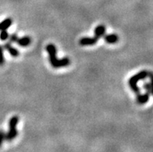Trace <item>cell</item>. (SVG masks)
I'll use <instances>...</instances> for the list:
<instances>
[{
	"label": "cell",
	"mask_w": 153,
	"mask_h": 152,
	"mask_svg": "<svg viewBox=\"0 0 153 152\" xmlns=\"http://www.w3.org/2000/svg\"><path fill=\"white\" fill-rule=\"evenodd\" d=\"M19 122V117L17 116H14L9 121V131L6 133L5 135V139L6 141L11 142L13 139L16 137L18 135V131L16 130V125Z\"/></svg>",
	"instance_id": "cell-3"
},
{
	"label": "cell",
	"mask_w": 153,
	"mask_h": 152,
	"mask_svg": "<svg viewBox=\"0 0 153 152\" xmlns=\"http://www.w3.org/2000/svg\"><path fill=\"white\" fill-rule=\"evenodd\" d=\"M149 77L150 79V85H151L152 88V94L153 95V73L152 72H149Z\"/></svg>",
	"instance_id": "cell-16"
},
{
	"label": "cell",
	"mask_w": 153,
	"mask_h": 152,
	"mask_svg": "<svg viewBox=\"0 0 153 152\" xmlns=\"http://www.w3.org/2000/svg\"><path fill=\"white\" fill-rule=\"evenodd\" d=\"M150 97V93H143V94H141L139 93L138 95H137V97H136V102H138V104H141V105H143V104H146V102L149 101Z\"/></svg>",
	"instance_id": "cell-8"
},
{
	"label": "cell",
	"mask_w": 153,
	"mask_h": 152,
	"mask_svg": "<svg viewBox=\"0 0 153 152\" xmlns=\"http://www.w3.org/2000/svg\"><path fill=\"white\" fill-rule=\"evenodd\" d=\"M13 23V20L11 18H6L4 20H2L0 23V31L3 30H7L8 28H10V26Z\"/></svg>",
	"instance_id": "cell-10"
},
{
	"label": "cell",
	"mask_w": 153,
	"mask_h": 152,
	"mask_svg": "<svg viewBox=\"0 0 153 152\" xmlns=\"http://www.w3.org/2000/svg\"><path fill=\"white\" fill-rule=\"evenodd\" d=\"M19 38L16 33H13V34L10 35L9 37V41H10V43H16V41L17 39Z\"/></svg>",
	"instance_id": "cell-13"
},
{
	"label": "cell",
	"mask_w": 153,
	"mask_h": 152,
	"mask_svg": "<svg viewBox=\"0 0 153 152\" xmlns=\"http://www.w3.org/2000/svg\"><path fill=\"white\" fill-rule=\"evenodd\" d=\"M5 63V58H4V47L0 45V66H2Z\"/></svg>",
	"instance_id": "cell-12"
},
{
	"label": "cell",
	"mask_w": 153,
	"mask_h": 152,
	"mask_svg": "<svg viewBox=\"0 0 153 152\" xmlns=\"http://www.w3.org/2000/svg\"><path fill=\"white\" fill-rule=\"evenodd\" d=\"M46 50L48 54L49 62L54 68L67 67L71 64V61L68 58L65 57L63 58H58L57 57V48L53 44H49L46 46Z\"/></svg>",
	"instance_id": "cell-1"
},
{
	"label": "cell",
	"mask_w": 153,
	"mask_h": 152,
	"mask_svg": "<svg viewBox=\"0 0 153 152\" xmlns=\"http://www.w3.org/2000/svg\"><path fill=\"white\" fill-rule=\"evenodd\" d=\"M143 88L145 89V90L147 92V93H152V88H151V85H150V82H146L143 85Z\"/></svg>",
	"instance_id": "cell-15"
},
{
	"label": "cell",
	"mask_w": 153,
	"mask_h": 152,
	"mask_svg": "<svg viewBox=\"0 0 153 152\" xmlns=\"http://www.w3.org/2000/svg\"><path fill=\"white\" fill-rule=\"evenodd\" d=\"M103 38H104L105 42L107 43V44H116L119 40L118 36L115 33H110V34H106L103 36Z\"/></svg>",
	"instance_id": "cell-6"
},
{
	"label": "cell",
	"mask_w": 153,
	"mask_h": 152,
	"mask_svg": "<svg viewBox=\"0 0 153 152\" xmlns=\"http://www.w3.org/2000/svg\"><path fill=\"white\" fill-rule=\"evenodd\" d=\"M10 33H8L7 30H3L0 31V40L2 41H6V40L9 39Z\"/></svg>",
	"instance_id": "cell-11"
},
{
	"label": "cell",
	"mask_w": 153,
	"mask_h": 152,
	"mask_svg": "<svg viewBox=\"0 0 153 152\" xmlns=\"http://www.w3.org/2000/svg\"><path fill=\"white\" fill-rule=\"evenodd\" d=\"M31 43V38L29 36H24V37H19L16 41V44L22 47H26L29 46Z\"/></svg>",
	"instance_id": "cell-7"
},
{
	"label": "cell",
	"mask_w": 153,
	"mask_h": 152,
	"mask_svg": "<svg viewBox=\"0 0 153 152\" xmlns=\"http://www.w3.org/2000/svg\"><path fill=\"white\" fill-rule=\"evenodd\" d=\"M106 33V27L104 25H98L94 30V34L95 37L97 38H100V37H103Z\"/></svg>",
	"instance_id": "cell-9"
},
{
	"label": "cell",
	"mask_w": 153,
	"mask_h": 152,
	"mask_svg": "<svg viewBox=\"0 0 153 152\" xmlns=\"http://www.w3.org/2000/svg\"><path fill=\"white\" fill-rule=\"evenodd\" d=\"M5 135H6V133H5L2 130H0V148L2 147L4 141H6V139H5Z\"/></svg>",
	"instance_id": "cell-14"
},
{
	"label": "cell",
	"mask_w": 153,
	"mask_h": 152,
	"mask_svg": "<svg viewBox=\"0 0 153 152\" xmlns=\"http://www.w3.org/2000/svg\"><path fill=\"white\" fill-rule=\"evenodd\" d=\"M3 47L6 49V50H8V52L10 53V55L13 56V57H14V58H16V57H18V56L19 55V50L16 48V47H14L12 46L11 43H10V41L7 43H6V44H4Z\"/></svg>",
	"instance_id": "cell-5"
},
{
	"label": "cell",
	"mask_w": 153,
	"mask_h": 152,
	"mask_svg": "<svg viewBox=\"0 0 153 152\" xmlns=\"http://www.w3.org/2000/svg\"><path fill=\"white\" fill-rule=\"evenodd\" d=\"M98 40H99V38H97L95 36L93 37H84L80 39L79 44L82 46H93L98 42Z\"/></svg>",
	"instance_id": "cell-4"
},
{
	"label": "cell",
	"mask_w": 153,
	"mask_h": 152,
	"mask_svg": "<svg viewBox=\"0 0 153 152\" xmlns=\"http://www.w3.org/2000/svg\"><path fill=\"white\" fill-rule=\"evenodd\" d=\"M148 77H149V71H146V70H143V71H141L138 74H136L134 76L130 78L129 81H128V85H129L131 89L136 95L141 93V90H140V88L138 85V82L142 81V80H145Z\"/></svg>",
	"instance_id": "cell-2"
}]
</instances>
